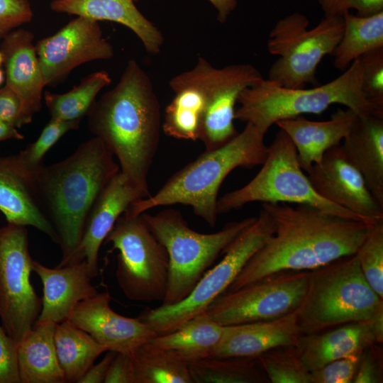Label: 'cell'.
<instances>
[{
  "label": "cell",
  "instance_id": "obj_35",
  "mask_svg": "<svg viewBox=\"0 0 383 383\" xmlns=\"http://www.w3.org/2000/svg\"><path fill=\"white\" fill-rule=\"evenodd\" d=\"M271 383H311L296 346L279 347L256 357Z\"/></svg>",
  "mask_w": 383,
  "mask_h": 383
},
{
  "label": "cell",
  "instance_id": "obj_36",
  "mask_svg": "<svg viewBox=\"0 0 383 383\" xmlns=\"http://www.w3.org/2000/svg\"><path fill=\"white\" fill-rule=\"evenodd\" d=\"M355 255L367 282L383 299V221L373 226Z\"/></svg>",
  "mask_w": 383,
  "mask_h": 383
},
{
  "label": "cell",
  "instance_id": "obj_31",
  "mask_svg": "<svg viewBox=\"0 0 383 383\" xmlns=\"http://www.w3.org/2000/svg\"><path fill=\"white\" fill-rule=\"evenodd\" d=\"M343 18L342 36L332 54L334 67L340 70L361 55L383 48V11L369 16L346 12Z\"/></svg>",
  "mask_w": 383,
  "mask_h": 383
},
{
  "label": "cell",
  "instance_id": "obj_16",
  "mask_svg": "<svg viewBox=\"0 0 383 383\" xmlns=\"http://www.w3.org/2000/svg\"><path fill=\"white\" fill-rule=\"evenodd\" d=\"M316 192L325 199L374 225L383 221V207L360 172L345 157L340 145L326 152L306 172Z\"/></svg>",
  "mask_w": 383,
  "mask_h": 383
},
{
  "label": "cell",
  "instance_id": "obj_19",
  "mask_svg": "<svg viewBox=\"0 0 383 383\" xmlns=\"http://www.w3.org/2000/svg\"><path fill=\"white\" fill-rule=\"evenodd\" d=\"M302 335L296 310L273 320L225 326L211 356L256 357L276 348L296 346Z\"/></svg>",
  "mask_w": 383,
  "mask_h": 383
},
{
  "label": "cell",
  "instance_id": "obj_20",
  "mask_svg": "<svg viewBox=\"0 0 383 383\" xmlns=\"http://www.w3.org/2000/svg\"><path fill=\"white\" fill-rule=\"evenodd\" d=\"M33 38L29 30L14 29L3 38L0 48L6 85L19 96L29 123L42 107L43 89L45 86Z\"/></svg>",
  "mask_w": 383,
  "mask_h": 383
},
{
  "label": "cell",
  "instance_id": "obj_41",
  "mask_svg": "<svg viewBox=\"0 0 383 383\" xmlns=\"http://www.w3.org/2000/svg\"><path fill=\"white\" fill-rule=\"evenodd\" d=\"M324 16H343L354 9L358 16H369L383 11V0H318Z\"/></svg>",
  "mask_w": 383,
  "mask_h": 383
},
{
  "label": "cell",
  "instance_id": "obj_40",
  "mask_svg": "<svg viewBox=\"0 0 383 383\" xmlns=\"http://www.w3.org/2000/svg\"><path fill=\"white\" fill-rule=\"evenodd\" d=\"M28 0H0V38L32 20Z\"/></svg>",
  "mask_w": 383,
  "mask_h": 383
},
{
  "label": "cell",
  "instance_id": "obj_7",
  "mask_svg": "<svg viewBox=\"0 0 383 383\" xmlns=\"http://www.w3.org/2000/svg\"><path fill=\"white\" fill-rule=\"evenodd\" d=\"M147 226L165 247L169 257L166 294L160 306L176 304L187 298L218 255L250 226L256 217L227 223L213 233L192 229L178 210L141 214Z\"/></svg>",
  "mask_w": 383,
  "mask_h": 383
},
{
  "label": "cell",
  "instance_id": "obj_3",
  "mask_svg": "<svg viewBox=\"0 0 383 383\" xmlns=\"http://www.w3.org/2000/svg\"><path fill=\"white\" fill-rule=\"evenodd\" d=\"M119 171L113 153L94 136L63 160L33 172L35 198L57 235L61 260L79 245L94 204Z\"/></svg>",
  "mask_w": 383,
  "mask_h": 383
},
{
  "label": "cell",
  "instance_id": "obj_9",
  "mask_svg": "<svg viewBox=\"0 0 383 383\" xmlns=\"http://www.w3.org/2000/svg\"><path fill=\"white\" fill-rule=\"evenodd\" d=\"M308 18L294 12L279 19L271 30L267 50L279 57L272 65L268 80L286 88L317 86V67L332 55L343 31V18L325 16L313 28Z\"/></svg>",
  "mask_w": 383,
  "mask_h": 383
},
{
  "label": "cell",
  "instance_id": "obj_13",
  "mask_svg": "<svg viewBox=\"0 0 383 383\" xmlns=\"http://www.w3.org/2000/svg\"><path fill=\"white\" fill-rule=\"evenodd\" d=\"M26 226L0 228V319L6 333L21 342L37 321L42 299L31 282L33 262Z\"/></svg>",
  "mask_w": 383,
  "mask_h": 383
},
{
  "label": "cell",
  "instance_id": "obj_17",
  "mask_svg": "<svg viewBox=\"0 0 383 383\" xmlns=\"http://www.w3.org/2000/svg\"><path fill=\"white\" fill-rule=\"evenodd\" d=\"M111 296L108 291L79 302L67 321L89 333L108 351L130 357L141 345L157 335L146 323L138 318L118 314L110 306Z\"/></svg>",
  "mask_w": 383,
  "mask_h": 383
},
{
  "label": "cell",
  "instance_id": "obj_14",
  "mask_svg": "<svg viewBox=\"0 0 383 383\" xmlns=\"http://www.w3.org/2000/svg\"><path fill=\"white\" fill-rule=\"evenodd\" d=\"M310 270L274 274L216 298L205 313L225 326L270 321L296 309L304 296Z\"/></svg>",
  "mask_w": 383,
  "mask_h": 383
},
{
  "label": "cell",
  "instance_id": "obj_42",
  "mask_svg": "<svg viewBox=\"0 0 383 383\" xmlns=\"http://www.w3.org/2000/svg\"><path fill=\"white\" fill-rule=\"evenodd\" d=\"M16 343L0 326V383H21Z\"/></svg>",
  "mask_w": 383,
  "mask_h": 383
},
{
  "label": "cell",
  "instance_id": "obj_38",
  "mask_svg": "<svg viewBox=\"0 0 383 383\" xmlns=\"http://www.w3.org/2000/svg\"><path fill=\"white\" fill-rule=\"evenodd\" d=\"M362 68V90L383 116V48L368 52L359 57Z\"/></svg>",
  "mask_w": 383,
  "mask_h": 383
},
{
  "label": "cell",
  "instance_id": "obj_43",
  "mask_svg": "<svg viewBox=\"0 0 383 383\" xmlns=\"http://www.w3.org/2000/svg\"><path fill=\"white\" fill-rule=\"evenodd\" d=\"M374 344L361 353L352 383L382 382V350Z\"/></svg>",
  "mask_w": 383,
  "mask_h": 383
},
{
  "label": "cell",
  "instance_id": "obj_48",
  "mask_svg": "<svg viewBox=\"0 0 383 383\" xmlns=\"http://www.w3.org/2000/svg\"><path fill=\"white\" fill-rule=\"evenodd\" d=\"M24 136L15 126L0 121V142L10 139L23 140Z\"/></svg>",
  "mask_w": 383,
  "mask_h": 383
},
{
  "label": "cell",
  "instance_id": "obj_49",
  "mask_svg": "<svg viewBox=\"0 0 383 383\" xmlns=\"http://www.w3.org/2000/svg\"><path fill=\"white\" fill-rule=\"evenodd\" d=\"M4 72H3V70H1V69L0 68V86L1 84L4 82Z\"/></svg>",
  "mask_w": 383,
  "mask_h": 383
},
{
  "label": "cell",
  "instance_id": "obj_45",
  "mask_svg": "<svg viewBox=\"0 0 383 383\" xmlns=\"http://www.w3.org/2000/svg\"><path fill=\"white\" fill-rule=\"evenodd\" d=\"M104 383H135L131 357L117 353L109 365Z\"/></svg>",
  "mask_w": 383,
  "mask_h": 383
},
{
  "label": "cell",
  "instance_id": "obj_10",
  "mask_svg": "<svg viewBox=\"0 0 383 383\" xmlns=\"http://www.w3.org/2000/svg\"><path fill=\"white\" fill-rule=\"evenodd\" d=\"M269 214L261 209L255 221L240 233L224 250L223 259L208 270L190 294L171 306L146 310L139 318L157 335L176 330L185 321L205 312L218 296L226 292L252 256L274 233Z\"/></svg>",
  "mask_w": 383,
  "mask_h": 383
},
{
  "label": "cell",
  "instance_id": "obj_33",
  "mask_svg": "<svg viewBox=\"0 0 383 383\" xmlns=\"http://www.w3.org/2000/svg\"><path fill=\"white\" fill-rule=\"evenodd\" d=\"M131 357L135 383H193L187 363L150 342Z\"/></svg>",
  "mask_w": 383,
  "mask_h": 383
},
{
  "label": "cell",
  "instance_id": "obj_12",
  "mask_svg": "<svg viewBox=\"0 0 383 383\" xmlns=\"http://www.w3.org/2000/svg\"><path fill=\"white\" fill-rule=\"evenodd\" d=\"M179 75L202 91L205 109L199 140L206 150L219 148L238 132L234 125L235 105L240 93L263 79L260 71L250 64L213 67L203 57L195 66Z\"/></svg>",
  "mask_w": 383,
  "mask_h": 383
},
{
  "label": "cell",
  "instance_id": "obj_37",
  "mask_svg": "<svg viewBox=\"0 0 383 383\" xmlns=\"http://www.w3.org/2000/svg\"><path fill=\"white\" fill-rule=\"evenodd\" d=\"M79 123V121H63L51 118L38 139L17 155L21 164L30 172L40 169L43 166V159L48 150L66 133L77 129Z\"/></svg>",
  "mask_w": 383,
  "mask_h": 383
},
{
  "label": "cell",
  "instance_id": "obj_22",
  "mask_svg": "<svg viewBox=\"0 0 383 383\" xmlns=\"http://www.w3.org/2000/svg\"><path fill=\"white\" fill-rule=\"evenodd\" d=\"M0 211L8 223L33 226L57 244V235L36 200L33 172L24 167L17 155L0 157Z\"/></svg>",
  "mask_w": 383,
  "mask_h": 383
},
{
  "label": "cell",
  "instance_id": "obj_1",
  "mask_svg": "<svg viewBox=\"0 0 383 383\" xmlns=\"http://www.w3.org/2000/svg\"><path fill=\"white\" fill-rule=\"evenodd\" d=\"M262 206L273 222L274 233L248 261L226 292L276 273L312 270L354 255L374 226L305 204L262 203Z\"/></svg>",
  "mask_w": 383,
  "mask_h": 383
},
{
  "label": "cell",
  "instance_id": "obj_30",
  "mask_svg": "<svg viewBox=\"0 0 383 383\" xmlns=\"http://www.w3.org/2000/svg\"><path fill=\"white\" fill-rule=\"evenodd\" d=\"M55 345L66 383H78L95 360L108 351L89 333L67 320L56 325Z\"/></svg>",
  "mask_w": 383,
  "mask_h": 383
},
{
  "label": "cell",
  "instance_id": "obj_50",
  "mask_svg": "<svg viewBox=\"0 0 383 383\" xmlns=\"http://www.w3.org/2000/svg\"><path fill=\"white\" fill-rule=\"evenodd\" d=\"M3 62H4V57H3V55L0 50V66L1 65V64H3Z\"/></svg>",
  "mask_w": 383,
  "mask_h": 383
},
{
  "label": "cell",
  "instance_id": "obj_11",
  "mask_svg": "<svg viewBox=\"0 0 383 383\" xmlns=\"http://www.w3.org/2000/svg\"><path fill=\"white\" fill-rule=\"evenodd\" d=\"M104 243L118 252L116 277L127 299L140 302L164 300L169 275L168 255L141 214L123 213Z\"/></svg>",
  "mask_w": 383,
  "mask_h": 383
},
{
  "label": "cell",
  "instance_id": "obj_24",
  "mask_svg": "<svg viewBox=\"0 0 383 383\" xmlns=\"http://www.w3.org/2000/svg\"><path fill=\"white\" fill-rule=\"evenodd\" d=\"M382 343L371 321H367L302 335L296 346L304 365L312 372L333 360L361 353L369 346Z\"/></svg>",
  "mask_w": 383,
  "mask_h": 383
},
{
  "label": "cell",
  "instance_id": "obj_29",
  "mask_svg": "<svg viewBox=\"0 0 383 383\" xmlns=\"http://www.w3.org/2000/svg\"><path fill=\"white\" fill-rule=\"evenodd\" d=\"M169 86L175 95L165 109L162 131L179 140H199L205 109L202 91L179 74L170 79Z\"/></svg>",
  "mask_w": 383,
  "mask_h": 383
},
{
  "label": "cell",
  "instance_id": "obj_8",
  "mask_svg": "<svg viewBox=\"0 0 383 383\" xmlns=\"http://www.w3.org/2000/svg\"><path fill=\"white\" fill-rule=\"evenodd\" d=\"M261 165L260 170L247 184L218 198V214L260 201L305 204L331 215L365 222L316 192L300 165L295 146L282 130L279 129L268 146L267 157Z\"/></svg>",
  "mask_w": 383,
  "mask_h": 383
},
{
  "label": "cell",
  "instance_id": "obj_23",
  "mask_svg": "<svg viewBox=\"0 0 383 383\" xmlns=\"http://www.w3.org/2000/svg\"><path fill=\"white\" fill-rule=\"evenodd\" d=\"M358 116L350 109H338L329 120L314 121L302 116L275 123L292 141L300 165L308 172L329 149L338 146L350 133Z\"/></svg>",
  "mask_w": 383,
  "mask_h": 383
},
{
  "label": "cell",
  "instance_id": "obj_27",
  "mask_svg": "<svg viewBox=\"0 0 383 383\" xmlns=\"http://www.w3.org/2000/svg\"><path fill=\"white\" fill-rule=\"evenodd\" d=\"M56 323L35 322L18 343L21 383H65L55 345Z\"/></svg>",
  "mask_w": 383,
  "mask_h": 383
},
{
  "label": "cell",
  "instance_id": "obj_25",
  "mask_svg": "<svg viewBox=\"0 0 383 383\" xmlns=\"http://www.w3.org/2000/svg\"><path fill=\"white\" fill-rule=\"evenodd\" d=\"M50 6L58 13L120 23L137 35L150 55L158 54L164 43L162 32L141 13L133 0H53Z\"/></svg>",
  "mask_w": 383,
  "mask_h": 383
},
{
  "label": "cell",
  "instance_id": "obj_15",
  "mask_svg": "<svg viewBox=\"0 0 383 383\" xmlns=\"http://www.w3.org/2000/svg\"><path fill=\"white\" fill-rule=\"evenodd\" d=\"M45 85L65 79L82 64L110 60L114 55L112 45L103 36L99 23L77 16L54 35L35 45Z\"/></svg>",
  "mask_w": 383,
  "mask_h": 383
},
{
  "label": "cell",
  "instance_id": "obj_39",
  "mask_svg": "<svg viewBox=\"0 0 383 383\" xmlns=\"http://www.w3.org/2000/svg\"><path fill=\"white\" fill-rule=\"evenodd\" d=\"M361 353L333 360L311 372V383H352Z\"/></svg>",
  "mask_w": 383,
  "mask_h": 383
},
{
  "label": "cell",
  "instance_id": "obj_4",
  "mask_svg": "<svg viewBox=\"0 0 383 383\" xmlns=\"http://www.w3.org/2000/svg\"><path fill=\"white\" fill-rule=\"evenodd\" d=\"M264 136L246 123L243 131L226 144L205 150L176 172L155 194L133 203L124 213L138 216L155 207L182 204L191 206L195 215L215 226L222 182L237 167L251 169L264 162L268 151Z\"/></svg>",
  "mask_w": 383,
  "mask_h": 383
},
{
  "label": "cell",
  "instance_id": "obj_6",
  "mask_svg": "<svg viewBox=\"0 0 383 383\" xmlns=\"http://www.w3.org/2000/svg\"><path fill=\"white\" fill-rule=\"evenodd\" d=\"M382 307L383 299L367 282L354 254L310 270L296 313L302 334L308 335L370 321Z\"/></svg>",
  "mask_w": 383,
  "mask_h": 383
},
{
  "label": "cell",
  "instance_id": "obj_32",
  "mask_svg": "<svg viewBox=\"0 0 383 383\" xmlns=\"http://www.w3.org/2000/svg\"><path fill=\"white\" fill-rule=\"evenodd\" d=\"M188 366L193 383L269 382L257 357L209 356Z\"/></svg>",
  "mask_w": 383,
  "mask_h": 383
},
{
  "label": "cell",
  "instance_id": "obj_44",
  "mask_svg": "<svg viewBox=\"0 0 383 383\" xmlns=\"http://www.w3.org/2000/svg\"><path fill=\"white\" fill-rule=\"evenodd\" d=\"M0 121L16 128L29 123L19 96L6 84L0 89Z\"/></svg>",
  "mask_w": 383,
  "mask_h": 383
},
{
  "label": "cell",
  "instance_id": "obj_26",
  "mask_svg": "<svg viewBox=\"0 0 383 383\" xmlns=\"http://www.w3.org/2000/svg\"><path fill=\"white\" fill-rule=\"evenodd\" d=\"M340 146L345 157L383 207V117L358 116Z\"/></svg>",
  "mask_w": 383,
  "mask_h": 383
},
{
  "label": "cell",
  "instance_id": "obj_47",
  "mask_svg": "<svg viewBox=\"0 0 383 383\" xmlns=\"http://www.w3.org/2000/svg\"><path fill=\"white\" fill-rule=\"evenodd\" d=\"M134 1L138 0H133ZM217 10V20L225 23L229 16L236 9L237 0H208Z\"/></svg>",
  "mask_w": 383,
  "mask_h": 383
},
{
  "label": "cell",
  "instance_id": "obj_28",
  "mask_svg": "<svg viewBox=\"0 0 383 383\" xmlns=\"http://www.w3.org/2000/svg\"><path fill=\"white\" fill-rule=\"evenodd\" d=\"M223 330V326L204 312L185 321L176 330L157 335L149 342L189 365L211 356Z\"/></svg>",
  "mask_w": 383,
  "mask_h": 383
},
{
  "label": "cell",
  "instance_id": "obj_5",
  "mask_svg": "<svg viewBox=\"0 0 383 383\" xmlns=\"http://www.w3.org/2000/svg\"><path fill=\"white\" fill-rule=\"evenodd\" d=\"M235 119L255 126L265 135L277 122L305 113L321 114L338 104L359 117L379 115L362 90L359 58L335 79L313 88H286L268 79L244 89L240 94Z\"/></svg>",
  "mask_w": 383,
  "mask_h": 383
},
{
  "label": "cell",
  "instance_id": "obj_18",
  "mask_svg": "<svg viewBox=\"0 0 383 383\" xmlns=\"http://www.w3.org/2000/svg\"><path fill=\"white\" fill-rule=\"evenodd\" d=\"M121 170L113 177L94 204L86 222L81 240L57 267L85 261L90 276L99 274L98 257L101 244L119 216L136 201L145 198Z\"/></svg>",
  "mask_w": 383,
  "mask_h": 383
},
{
  "label": "cell",
  "instance_id": "obj_2",
  "mask_svg": "<svg viewBox=\"0 0 383 383\" xmlns=\"http://www.w3.org/2000/svg\"><path fill=\"white\" fill-rule=\"evenodd\" d=\"M87 116L89 131L118 159L121 172L149 196L161 111L151 79L136 60L128 61L117 84L94 101Z\"/></svg>",
  "mask_w": 383,
  "mask_h": 383
},
{
  "label": "cell",
  "instance_id": "obj_34",
  "mask_svg": "<svg viewBox=\"0 0 383 383\" xmlns=\"http://www.w3.org/2000/svg\"><path fill=\"white\" fill-rule=\"evenodd\" d=\"M111 82L109 73L101 70L85 77L66 93L45 91L43 98L51 118L80 121L87 114L98 93Z\"/></svg>",
  "mask_w": 383,
  "mask_h": 383
},
{
  "label": "cell",
  "instance_id": "obj_21",
  "mask_svg": "<svg viewBox=\"0 0 383 383\" xmlns=\"http://www.w3.org/2000/svg\"><path fill=\"white\" fill-rule=\"evenodd\" d=\"M33 272L43 286L42 309L36 322L62 323L79 302L98 293L84 260L55 268L33 260Z\"/></svg>",
  "mask_w": 383,
  "mask_h": 383
},
{
  "label": "cell",
  "instance_id": "obj_46",
  "mask_svg": "<svg viewBox=\"0 0 383 383\" xmlns=\"http://www.w3.org/2000/svg\"><path fill=\"white\" fill-rule=\"evenodd\" d=\"M117 353L109 350L104 357L97 364L93 365L78 383L104 382L109 365Z\"/></svg>",
  "mask_w": 383,
  "mask_h": 383
}]
</instances>
